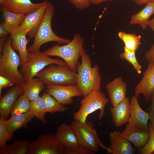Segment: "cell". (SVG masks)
<instances>
[{
	"mask_svg": "<svg viewBox=\"0 0 154 154\" xmlns=\"http://www.w3.org/2000/svg\"><path fill=\"white\" fill-rule=\"evenodd\" d=\"M81 58V62L76 67V85L84 97L94 90L100 89L102 78L99 66H92L90 57L84 49Z\"/></svg>",
	"mask_w": 154,
	"mask_h": 154,
	"instance_id": "1",
	"label": "cell"
},
{
	"mask_svg": "<svg viewBox=\"0 0 154 154\" xmlns=\"http://www.w3.org/2000/svg\"><path fill=\"white\" fill-rule=\"evenodd\" d=\"M84 42V38L77 33L68 43L63 45L56 44L43 52L49 56L61 58L70 68L77 72L76 67L81 57Z\"/></svg>",
	"mask_w": 154,
	"mask_h": 154,
	"instance_id": "2",
	"label": "cell"
},
{
	"mask_svg": "<svg viewBox=\"0 0 154 154\" xmlns=\"http://www.w3.org/2000/svg\"><path fill=\"white\" fill-rule=\"evenodd\" d=\"M54 13V6L49 2L42 20L34 37L33 42L28 48L29 51L39 50L42 45L49 42H55L60 44H66L70 41L69 39L58 36L53 31L51 22Z\"/></svg>",
	"mask_w": 154,
	"mask_h": 154,
	"instance_id": "3",
	"label": "cell"
},
{
	"mask_svg": "<svg viewBox=\"0 0 154 154\" xmlns=\"http://www.w3.org/2000/svg\"><path fill=\"white\" fill-rule=\"evenodd\" d=\"M11 37L7 38L0 58V75L12 81L15 84L20 85L25 81L18 70L20 66L19 56L12 48Z\"/></svg>",
	"mask_w": 154,
	"mask_h": 154,
	"instance_id": "4",
	"label": "cell"
},
{
	"mask_svg": "<svg viewBox=\"0 0 154 154\" xmlns=\"http://www.w3.org/2000/svg\"><path fill=\"white\" fill-rule=\"evenodd\" d=\"M77 72L66 64H52L39 72L37 76L44 84L66 86L76 85Z\"/></svg>",
	"mask_w": 154,
	"mask_h": 154,
	"instance_id": "5",
	"label": "cell"
},
{
	"mask_svg": "<svg viewBox=\"0 0 154 154\" xmlns=\"http://www.w3.org/2000/svg\"><path fill=\"white\" fill-rule=\"evenodd\" d=\"M109 101L100 89L93 91L81 100L80 108L74 114V119L86 123L89 115L99 110L98 119H101L104 115L105 107Z\"/></svg>",
	"mask_w": 154,
	"mask_h": 154,
	"instance_id": "6",
	"label": "cell"
},
{
	"mask_svg": "<svg viewBox=\"0 0 154 154\" xmlns=\"http://www.w3.org/2000/svg\"><path fill=\"white\" fill-rule=\"evenodd\" d=\"M52 64H66L63 60L51 58L40 50L29 51L28 59L22 65L20 72L25 81L31 80L48 66Z\"/></svg>",
	"mask_w": 154,
	"mask_h": 154,
	"instance_id": "7",
	"label": "cell"
},
{
	"mask_svg": "<svg viewBox=\"0 0 154 154\" xmlns=\"http://www.w3.org/2000/svg\"><path fill=\"white\" fill-rule=\"evenodd\" d=\"M64 148L55 135L44 133L30 143L28 154H62Z\"/></svg>",
	"mask_w": 154,
	"mask_h": 154,
	"instance_id": "8",
	"label": "cell"
},
{
	"mask_svg": "<svg viewBox=\"0 0 154 154\" xmlns=\"http://www.w3.org/2000/svg\"><path fill=\"white\" fill-rule=\"evenodd\" d=\"M91 123L74 120L70 126L74 131L80 145L92 151H97L100 142Z\"/></svg>",
	"mask_w": 154,
	"mask_h": 154,
	"instance_id": "9",
	"label": "cell"
},
{
	"mask_svg": "<svg viewBox=\"0 0 154 154\" xmlns=\"http://www.w3.org/2000/svg\"><path fill=\"white\" fill-rule=\"evenodd\" d=\"M46 91L53 96L61 104L69 105L72 104L75 97L82 96L77 85L66 86L47 84Z\"/></svg>",
	"mask_w": 154,
	"mask_h": 154,
	"instance_id": "10",
	"label": "cell"
},
{
	"mask_svg": "<svg viewBox=\"0 0 154 154\" xmlns=\"http://www.w3.org/2000/svg\"><path fill=\"white\" fill-rule=\"evenodd\" d=\"M29 30V29H25L20 26L10 33L11 46L13 48L19 53L21 60V66L28 59L29 51L27 46L29 41L26 36Z\"/></svg>",
	"mask_w": 154,
	"mask_h": 154,
	"instance_id": "11",
	"label": "cell"
},
{
	"mask_svg": "<svg viewBox=\"0 0 154 154\" xmlns=\"http://www.w3.org/2000/svg\"><path fill=\"white\" fill-rule=\"evenodd\" d=\"M137 96L135 95L131 98L130 102V117L128 123L146 131H149L148 121L149 112L145 111L141 107Z\"/></svg>",
	"mask_w": 154,
	"mask_h": 154,
	"instance_id": "12",
	"label": "cell"
},
{
	"mask_svg": "<svg viewBox=\"0 0 154 154\" xmlns=\"http://www.w3.org/2000/svg\"><path fill=\"white\" fill-rule=\"evenodd\" d=\"M120 135L139 149L146 145L150 136L149 131L144 130L129 123L125 124Z\"/></svg>",
	"mask_w": 154,
	"mask_h": 154,
	"instance_id": "13",
	"label": "cell"
},
{
	"mask_svg": "<svg viewBox=\"0 0 154 154\" xmlns=\"http://www.w3.org/2000/svg\"><path fill=\"white\" fill-rule=\"evenodd\" d=\"M154 91V64H149L142 78L135 87L134 95L138 96L143 94L147 102L151 100Z\"/></svg>",
	"mask_w": 154,
	"mask_h": 154,
	"instance_id": "14",
	"label": "cell"
},
{
	"mask_svg": "<svg viewBox=\"0 0 154 154\" xmlns=\"http://www.w3.org/2000/svg\"><path fill=\"white\" fill-rule=\"evenodd\" d=\"M48 0L42 5L33 12L26 15L20 25L24 29L29 30L27 35L30 38L34 37L44 17L48 6Z\"/></svg>",
	"mask_w": 154,
	"mask_h": 154,
	"instance_id": "15",
	"label": "cell"
},
{
	"mask_svg": "<svg viewBox=\"0 0 154 154\" xmlns=\"http://www.w3.org/2000/svg\"><path fill=\"white\" fill-rule=\"evenodd\" d=\"M106 88L112 107L116 106L126 97L127 86L122 76L118 77L108 83Z\"/></svg>",
	"mask_w": 154,
	"mask_h": 154,
	"instance_id": "16",
	"label": "cell"
},
{
	"mask_svg": "<svg viewBox=\"0 0 154 154\" xmlns=\"http://www.w3.org/2000/svg\"><path fill=\"white\" fill-rule=\"evenodd\" d=\"M119 130L109 133V152L112 154H133L135 150L131 143L120 135Z\"/></svg>",
	"mask_w": 154,
	"mask_h": 154,
	"instance_id": "17",
	"label": "cell"
},
{
	"mask_svg": "<svg viewBox=\"0 0 154 154\" xmlns=\"http://www.w3.org/2000/svg\"><path fill=\"white\" fill-rule=\"evenodd\" d=\"M23 94L19 85L13 86L1 98L0 115L1 117L6 119L11 114L12 108L18 97Z\"/></svg>",
	"mask_w": 154,
	"mask_h": 154,
	"instance_id": "18",
	"label": "cell"
},
{
	"mask_svg": "<svg viewBox=\"0 0 154 154\" xmlns=\"http://www.w3.org/2000/svg\"><path fill=\"white\" fill-rule=\"evenodd\" d=\"M47 1L35 3L31 0H5L4 7L1 8H5L13 12L26 15L38 8Z\"/></svg>",
	"mask_w": 154,
	"mask_h": 154,
	"instance_id": "19",
	"label": "cell"
},
{
	"mask_svg": "<svg viewBox=\"0 0 154 154\" xmlns=\"http://www.w3.org/2000/svg\"><path fill=\"white\" fill-rule=\"evenodd\" d=\"M130 102L126 97L116 106L110 108L113 121L115 126L119 127L128 123L130 117Z\"/></svg>",
	"mask_w": 154,
	"mask_h": 154,
	"instance_id": "20",
	"label": "cell"
},
{
	"mask_svg": "<svg viewBox=\"0 0 154 154\" xmlns=\"http://www.w3.org/2000/svg\"><path fill=\"white\" fill-rule=\"evenodd\" d=\"M55 135L64 147L80 145L76 135L70 125L62 123L58 127Z\"/></svg>",
	"mask_w": 154,
	"mask_h": 154,
	"instance_id": "21",
	"label": "cell"
},
{
	"mask_svg": "<svg viewBox=\"0 0 154 154\" xmlns=\"http://www.w3.org/2000/svg\"><path fill=\"white\" fill-rule=\"evenodd\" d=\"M1 9L3 19L2 24L5 29L10 34L15 29L21 25L26 15L13 12L4 8Z\"/></svg>",
	"mask_w": 154,
	"mask_h": 154,
	"instance_id": "22",
	"label": "cell"
},
{
	"mask_svg": "<svg viewBox=\"0 0 154 154\" xmlns=\"http://www.w3.org/2000/svg\"><path fill=\"white\" fill-rule=\"evenodd\" d=\"M34 117L29 112L11 115L8 119H5V123L8 131L13 133L17 130L26 126Z\"/></svg>",
	"mask_w": 154,
	"mask_h": 154,
	"instance_id": "23",
	"label": "cell"
},
{
	"mask_svg": "<svg viewBox=\"0 0 154 154\" xmlns=\"http://www.w3.org/2000/svg\"><path fill=\"white\" fill-rule=\"evenodd\" d=\"M44 84L37 78L25 81L19 85L23 94L26 95L31 101L38 98L40 93L45 88Z\"/></svg>",
	"mask_w": 154,
	"mask_h": 154,
	"instance_id": "24",
	"label": "cell"
},
{
	"mask_svg": "<svg viewBox=\"0 0 154 154\" xmlns=\"http://www.w3.org/2000/svg\"><path fill=\"white\" fill-rule=\"evenodd\" d=\"M153 14H154V2H150L147 3L140 11L131 16L129 24L139 25L143 29H145L147 27L149 18Z\"/></svg>",
	"mask_w": 154,
	"mask_h": 154,
	"instance_id": "25",
	"label": "cell"
},
{
	"mask_svg": "<svg viewBox=\"0 0 154 154\" xmlns=\"http://www.w3.org/2000/svg\"><path fill=\"white\" fill-rule=\"evenodd\" d=\"M30 143L25 140H17L0 148V154H27Z\"/></svg>",
	"mask_w": 154,
	"mask_h": 154,
	"instance_id": "26",
	"label": "cell"
},
{
	"mask_svg": "<svg viewBox=\"0 0 154 154\" xmlns=\"http://www.w3.org/2000/svg\"><path fill=\"white\" fill-rule=\"evenodd\" d=\"M29 112L44 123H47L45 118L46 113L44 107V101L42 96L31 101Z\"/></svg>",
	"mask_w": 154,
	"mask_h": 154,
	"instance_id": "27",
	"label": "cell"
},
{
	"mask_svg": "<svg viewBox=\"0 0 154 154\" xmlns=\"http://www.w3.org/2000/svg\"><path fill=\"white\" fill-rule=\"evenodd\" d=\"M42 96L44 100L46 113H54L63 112L68 109L67 107L59 103L53 96L46 92L44 93Z\"/></svg>",
	"mask_w": 154,
	"mask_h": 154,
	"instance_id": "28",
	"label": "cell"
},
{
	"mask_svg": "<svg viewBox=\"0 0 154 154\" xmlns=\"http://www.w3.org/2000/svg\"><path fill=\"white\" fill-rule=\"evenodd\" d=\"M118 36L123 42L125 46L130 50L136 51L141 44V36L140 35L128 33L120 31L118 33Z\"/></svg>",
	"mask_w": 154,
	"mask_h": 154,
	"instance_id": "29",
	"label": "cell"
},
{
	"mask_svg": "<svg viewBox=\"0 0 154 154\" xmlns=\"http://www.w3.org/2000/svg\"><path fill=\"white\" fill-rule=\"evenodd\" d=\"M31 101L25 94H22L18 98L11 112V115L19 114L29 111Z\"/></svg>",
	"mask_w": 154,
	"mask_h": 154,
	"instance_id": "30",
	"label": "cell"
},
{
	"mask_svg": "<svg viewBox=\"0 0 154 154\" xmlns=\"http://www.w3.org/2000/svg\"><path fill=\"white\" fill-rule=\"evenodd\" d=\"M124 52L120 54V58L122 60L129 62L133 66L137 73L141 72L142 66L138 62L135 56V51L129 49L125 46L123 47Z\"/></svg>",
	"mask_w": 154,
	"mask_h": 154,
	"instance_id": "31",
	"label": "cell"
},
{
	"mask_svg": "<svg viewBox=\"0 0 154 154\" xmlns=\"http://www.w3.org/2000/svg\"><path fill=\"white\" fill-rule=\"evenodd\" d=\"M6 119L0 118V147L7 145V141L11 140L13 136V133H10L8 130L5 123Z\"/></svg>",
	"mask_w": 154,
	"mask_h": 154,
	"instance_id": "32",
	"label": "cell"
},
{
	"mask_svg": "<svg viewBox=\"0 0 154 154\" xmlns=\"http://www.w3.org/2000/svg\"><path fill=\"white\" fill-rule=\"evenodd\" d=\"M149 138L146 145L139 149V153L141 154H151L154 152V130L149 125Z\"/></svg>",
	"mask_w": 154,
	"mask_h": 154,
	"instance_id": "33",
	"label": "cell"
},
{
	"mask_svg": "<svg viewBox=\"0 0 154 154\" xmlns=\"http://www.w3.org/2000/svg\"><path fill=\"white\" fill-rule=\"evenodd\" d=\"M94 152L80 145L69 147H65L64 154H92Z\"/></svg>",
	"mask_w": 154,
	"mask_h": 154,
	"instance_id": "34",
	"label": "cell"
},
{
	"mask_svg": "<svg viewBox=\"0 0 154 154\" xmlns=\"http://www.w3.org/2000/svg\"><path fill=\"white\" fill-rule=\"evenodd\" d=\"M76 8L83 9L89 7L91 4L90 0H68Z\"/></svg>",
	"mask_w": 154,
	"mask_h": 154,
	"instance_id": "35",
	"label": "cell"
},
{
	"mask_svg": "<svg viewBox=\"0 0 154 154\" xmlns=\"http://www.w3.org/2000/svg\"><path fill=\"white\" fill-rule=\"evenodd\" d=\"M15 83L8 78L0 75V95L1 96L2 90L8 87L13 86Z\"/></svg>",
	"mask_w": 154,
	"mask_h": 154,
	"instance_id": "36",
	"label": "cell"
},
{
	"mask_svg": "<svg viewBox=\"0 0 154 154\" xmlns=\"http://www.w3.org/2000/svg\"><path fill=\"white\" fill-rule=\"evenodd\" d=\"M145 56L149 64H154V43L149 50L145 52Z\"/></svg>",
	"mask_w": 154,
	"mask_h": 154,
	"instance_id": "37",
	"label": "cell"
},
{
	"mask_svg": "<svg viewBox=\"0 0 154 154\" xmlns=\"http://www.w3.org/2000/svg\"><path fill=\"white\" fill-rule=\"evenodd\" d=\"M149 120L151 123L150 124L154 130V109L149 111Z\"/></svg>",
	"mask_w": 154,
	"mask_h": 154,
	"instance_id": "38",
	"label": "cell"
},
{
	"mask_svg": "<svg viewBox=\"0 0 154 154\" xmlns=\"http://www.w3.org/2000/svg\"><path fill=\"white\" fill-rule=\"evenodd\" d=\"M138 5H141L150 2H154V0H131Z\"/></svg>",
	"mask_w": 154,
	"mask_h": 154,
	"instance_id": "39",
	"label": "cell"
},
{
	"mask_svg": "<svg viewBox=\"0 0 154 154\" xmlns=\"http://www.w3.org/2000/svg\"><path fill=\"white\" fill-rule=\"evenodd\" d=\"M9 33L3 27L2 24H0V37L6 36Z\"/></svg>",
	"mask_w": 154,
	"mask_h": 154,
	"instance_id": "40",
	"label": "cell"
},
{
	"mask_svg": "<svg viewBox=\"0 0 154 154\" xmlns=\"http://www.w3.org/2000/svg\"><path fill=\"white\" fill-rule=\"evenodd\" d=\"M7 38L6 36L1 37L0 39V54H1L4 46L5 42Z\"/></svg>",
	"mask_w": 154,
	"mask_h": 154,
	"instance_id": "41",
	"label": "cell"
},
{
	"mask_svg": "<svg viewBox=\"0 0 154 154\" xmlns=\"http://www.w3.org/2000/svg\"><path fill=\"white\" fill-rule=\"evenodd\" d=\"M150 101L151 104L147 110L149 111L154 109V91L152 94Z\"/></svg>",
	"mask_w": 154,
	"mask_h": 154,
	"instance_id": "42",
	"label": "cell"
},
{
	"mask_svg": "<svg viewBox=\"0 0 154 154\" xmlns=\"http://www.w3.org/2000/svg\"><path fill=\"white\" fill-rule=\"evenodd\" d=\"M110 0H90V1L91 3L98 5Z\"/></svg>",
	"mask_w": 154,
	"mask_h": 154,
	"instance_id": "43",
	"label": "cell"
},
{
	"mask_svg": "<svg viewBox=\"0 0 154 154\" xmlns=\"http://www.w3.org/2000/svg\"><path fill=\"white\" fill-rule=\"evenodd\" d=\"M147 26L151 28L154 33V17L149 20Z\"/></svg>",
	"mask_w": 154,
	"mask_h": 154,
	"instance_id": "44",
	"label": "cell"
},
{
	"mask_svg": "<svg viewBox=\"0 0 154 154\" xmlns=\"http://www.w3.org/2000/svg\"><path fill=\"white\" fill-rule=\"evenodd\" d=\"M5 0H0V8H3L5 5Z\"/></svg>",
	"mask_w": 154,
	"mask_h": 154,
	"instance_id": "45",
	"label": "cell"
},
{
	"mask_svg": "<svg viewBox=\"0 0 154 154\" xmlns=\"http://www.w3.org/2000/svg\"><path fill=\"white\" fill-rule=\"evenodd\" d=\"M152 154H154V152Z\"/></svg>",
	"mask_w": 154,
	"mask_h": 154,
	"instance_id": "46",
	"label": "cell"
}]
</instances>
